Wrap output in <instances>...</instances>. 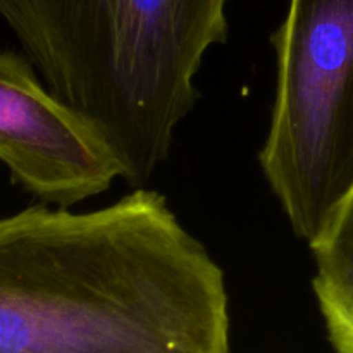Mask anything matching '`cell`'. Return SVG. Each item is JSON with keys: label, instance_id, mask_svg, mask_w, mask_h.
Returning <instances> with one entry per match:
<instances>
[{"label": "cell", "instance_id": "cell-1", "mask_svg": "<svg viewBox=\"0 0 353 353\" xmlns=\"http://www.w3.org/2000/svg\"><path fill=\"white\" fill-rule=\"evenodd\" d=\"M226 276L159 192L0 217V353H231Z\"/></svg>", "mask_w": 353, "mask_h": 353}, {"label": "cell", "instance_id": "cell-2", "mask_svg": "<svg viewBox=\"0 0 353 353\" xmlns=\"http://www.w3.org/2000/svg\"><path fill=\"white\" fill-rule=\"evenodd\" d=\"M230 0H0L47 88L107 141L143 188L199 100L205 54L228 37Z\"/></svg>", "mask_w": 353, "mask_h": 353}, {"label": "cell", "instance_id": "cell-3", "mask_svg": "<svg viewBox=\"0 0 353 353\" xmlns=\"http://www.w3.org/2000/svg\"><path fill=\"white\" fill-rule=\"evenodd\" d=\"M262 174L295 236L316 241L353 190V0H290Z\"/></svg>", "mask_w": 353, "mask_h": 353}, {"label": "cell", "instance_id": "cell-4", "mask_svg": "<svg viewBox=\"0 0 353 353\" xmlns=\"http://www.w3.org/2000/svg\"><path fill=\"white\" fill-rule=\"evenodd\" d=\"M0 162L43 203L71 207L121 178L107 141L47 88L23 55L0 52Z\"/></svg>", "mask_w": 353, "mask_h": 353}, {"label": "cell", "instance_id": "cell-5", "mask_svg": "<svg viewBox=\"0 0 353 353\" xmlns=\"http://www.w3.org/2000/svg\"><path fill=\"white\" fill-rule=\"evenodd\" d=\"M309 247L316 264L312 290L330 343L336 353H353V190Z\"/></svg>", "mask_w": 353, "mask_h": 353}]
</instances>
